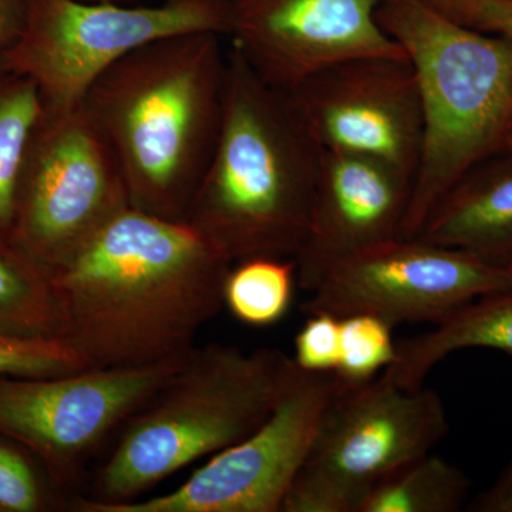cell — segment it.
Returning <instances> with one entry per match:
<instances>
[{"instance_id":"obj_27","label":"cell","mask_w":512,"mask_h":512,"mask_svg":"<svg viewBox=\"0 0 512 512\" xmlns=\"http://www.w3.org/2000/svg\"><path fill=\"white\" fill-rule=\"evenodd\" d=\"M30 6L32 0H0V56L22 36Z\"/></svg>"},{"instance_id":"obj_7","label":"cell","mask_w":512,"mask_h":512,"mask_svg":"<svg viewBox=\"0 0 512 512\" xmlns=\"http://www.w3.org/2000/svg\"><path fill=\"white\" fill-rule=\"evenodd\" d=\"M229 29L227 0H32L22 36L0 64L36 84L43 109L64 110L82 103L101 74L141 47L184 33L228 36Z\"/></svg>"},{"instance_id":"obj_4","label":"cell","mask_w":512,"mask_h":512,"mask_svg":"<svg viewBox=\"0 0 512 512\" xmlns=\"http://www.w3.org/2000/svg\"><path fill=\"white\" fill-rule=\"evenodd\" d=\"M406 50L423 104V143L402 238L419 234L446 192L478 164L505 153L512 119V42L466 28L419 0L377 9Z\"/></svg>"},{"instance_id":"obj_8","label":"cell","mask_w":512,"mask_h":512,"mask_svg":"<svg viewBox=\"0 0 512 512\" xmlns=\"http://www.w3.org/2000/svg\"><path fill=\"white\" fill-rule=\"evenodd\" d=\"M128 207L119 161L83 101L43 109L20 168L9 241L50 275Z\"/></svg>"},{"instance_id":"obj_11","label":"cell","mask_w":512,"mask_h":512,"mask_svg":"<svg viewBox=\"0 0 512 512\" xmlns=\"http://www.w3.org/2000/svg\"><path fill=\"white\" fill-rule=\"evenodd\" d=\"M507 268L458 249L397 238L330 269L303 303L306 315L377 316L393 326L437 323L466 303L511 288Z\"/></svg>"},{"instance_id":"obj_29","label":"cell","mask_w":512,"mask_h":512,"mask_svg":"<svg viewBox=\"0 0 512 512\" xmlns=\"http://www.w3.org/2000/svg\"><path fill=\"white\" fill-rule=\"evenodd\" d=\"M505 153L512 154V119L510 127H508L507 138H505Z\"/></svg>"},{"instance_id":"obj_31","label":"cell","mask_w":512,"mask_h":512,"mask_svg":"<svg viewBox=\"0 0 512 512\" xmlns=\"http://www.w3.org/2000/svg\"><path fill=\"white\" fill-rule=\"evenodd\" d=\"M507 269H508V271H510V272H511V275H512V264H511L510 266H508V268H507Z\"/></svg>"},{"instance_id":"obj_20","label":"cell","mask_w":512,"mask_h":512,"mask_svg":"<svg viewBox=\"0 0 512 512\" xmlns=\"http://www.w3.org/2000/svg\"><path fill=\"white\" fill-rule=\"evenodd\" d=\"M296 284L298 272L292 258L244 259L229 269L224 305L245 325L272 326L288 313Z\"/></svg>"},{"instance_id":"obj_18","label":"cell","mask_w":512,"mask_h":512,"mask_svg":"<svg viewBox=\"0 0 512 512\" xmlns=\"http://www.w3.org/2000/svg\"><path fill=\"white\" fill-rule=\"evenodd\" d=\"M50 275L8 238H0V335L59 338Z\"/></svg>"},{"instance_id":"obj_14","label":"cell","mask_w":512,"mask_h":512,"mask_svg":"<svg viewBox=\"0 0 512 512\" xmlns=\"http://www.w3.org/2000/svg\"><path fill=\"white\" fill-rule=\"evenodd\" d=\"M413 178L343 153H323L308 231L293 261L298 285L312 292L330 269L366 249L402 238Z\"/></svg>"},{"instance_id":"obj_1","label":"cell","mask_w":512,"mask_h":512,"mask_svg":"<svg viewBox=\"0 0 512 512\" xmlns=\"http://www.w3.org/2000/svg\"><path fill=\"white\" fill-rule=\"evenodd\" d=\"M232 265L187 222L128 207L50 274L59 338L86 369L188 355L224 306Z\"/></svg>"},{"instance_id":"obj_3","label":"cell","mask_w":512,"mask_h":512,"mask_svg":"<svg viewBox=\"0 0 512 512\" xmlns=\"http://www.w3.org/2000/svg\"><path fill=\"white\" fill-rule=\"evenodd\" d=\"M323 153L289 94L231 47L220 136L184 221L232 264L293 259L308 231Z\"/></svg>"},{"instance_id":"obj_6","label":"cell","mask_w":512,"mask_h":512,"mask_svg":"<svg viewBox=\"0 0 512 512\" xmlns=\"http://www.w3.org/2000/svg\"><path fill=\"white\" fill-rule=\"evenodd\" d=\"M448 429L434 390L402 389L384 373L363 383L340 379L281 512H359L380 478L433 451Z\"/></svg>"},{"instance_id":"obj_28","label":"cell","mask_w":512,"mask_h":512,"mask_svg":"<svg viewBox=\"0 0 512 512\" xmlns=\"http://www.w3.org/2000/svg\"><path fill=\"white\" fill-rule=\"evenodd\" d=\"M419 2L424 3V5L429 6L431 9L437 10L439 13H446L458 0H419Z\"/></svg>"},{"instance_id":"obj_23","label":"cell","mask_w":512,"mask_h":512,"mask_svg":"<svg viewBox=\"0 0 512 512\" xmlns=\"http://www.w3.org/2000/svg\"><path fill=\"white\" fill-rule=\"evenodd\" d=\"M84 369L82 360L60 338L0 335V376H60Z\"/></svg>"},{"instance_id":"obj_19","label":"cell","mask_w":512,"mask_h":512,"mask_svg":"<svg viewBox=\"0 0 512 512\" xmlns=\"http://www.w3.org/2000/svg\"><path fill=\"white\" fill-rule=\"evenodd\" d=\"M43 113L36 84L0 64V238H8L20 168Z\"/></svg>"},{"instance_id":"obj_9","label":"cell","mask_w":512,"mask_h":512,"mask_svg":"<svg viewBox=\"0 0 512 512\" xmlns=\"http://www.w3.org/2000/svg\"><path fill=\"white\" fill-rule=\"evenodd\" d=\"M336 373L299 369L274 412L244 440L211 456L171 493L77 512H281L308 457L320 420L338 390Z\"/></svg>"},{"instance_id":"obj_10","label":"cell","mask_w":512,"mask_h":512,"mask_svg":"<svg viewBox=\"0 0 512 512\" xmlns=\"http://www.w3.org/2000/svg\"><path fill=\"white\" fill-rule=\"evenodd\" d=\"M188 355L150 366L0 376V434L29 450L53 483L67 484L101 441L150 402Z\"/></svg>"},{"instance_id":"obj_21","label":"cell","mask_w":512,"mask_h":512,"mask_svg":"<svg viewBox=\"0 0 512 512\" xmlns=\"http://www.w3.org/2000/svg\"><path fill=\"white\" fill-rule=\"evenodd\" d=\"M342 356L336 375L345 383H363L379 376L396 360L393 326L373 315L343 316Z\"/></svg>"},{"instance_id":"obj_25","label":"cell","mask_w":512,"mask_h":512,"mask_svg":"<svg viewBox=\"0 0 512 512\" xmlns=\"http://www.w3.org/2000/svg\"><path fill=\"white\" fill-rule=\"evenodd\" d=\"M441 15L466 28L512 42V0H458Z\"/></svg>"},{"instance_id":"obj_16","label":"cell","mask_w":512,"mask_h":512,"mask_svg":"<svg viewBox=\"0 0 512 512\" xmlns=\"http://www.w3.org/2000/svg\"><path fill=\"white\" fill-rule=\"evenodd\" d=\"M466 349H493L512 357V286L480 296L450 313L433 329L397 343L384 375L406 390H419L440 362Z\"/></svg>"},{"instance_id":"obj_24","label":"cell","mask_w":512,"mask_h":512,"mask_svg":"<svg viewBox=\"0 0 512 512\" xmlns=\"http://www.w3.org/2000/svg\"><path fill=\"white\" fill-rule=\"evenodd\" d=\"M342 356V320L330 313L308 315L295 336L296 366L305 372L336 373Z\"/></svg>"},{"instance_id":"obj_26","label":"cell","mask_w":512,"mask_h":512,"mask_svg":"<svg viewBox=\"0 0 512 512\" xmlns=\"http://www.w3.org/2000/svg\"><path fill=\"white\" fill-rule=\"evenodd\" d=\"M466 510L473 512H512V453L503 473L490 488L477 495Z\"/></svg>"},{"instance_id":"obj_12","label":"cell","mask_w":512,"mask_h":512,"mask_svg":"<svg viewBox=\"0 0 512 512\" xmlns=\"http://www.w3.org/2000/svg\"><path fill=\"white\" fill-rule=\"evenodd\" d=\"M286 93L323 151L372 158L414 181L423 104L409 57H355Z\"/></svg>"},{"instance_id":"obj_5","label":"cell","mask_w":512,"mask_h":512,"mask_svg":"<svg viewBox=\"0 0 512 512\" xmlns=\"http://www.w3.org/2000/svg\"><path fill=\"white\" fill-rule=\"evenodd\" d=\"M299 367L278 349L194 348L183 366L127 420L101 468L93 505L138 500L165 478L254 433L274 412Z\"/></svg>"},{"instance_id":"obj_2","label":"cell","mask_w":512,"mask_h":512,"mask_svg":"<svg viewBox=\"0 0 512 512\" xmlns=\"http://www.w3.org/2000/svg\"><path fill=\"white\" fill-rule=\"evenodd\" d=\"M220 35L184 33L141 47L90 87L84 109L119 161L131 207L184 221L224 113Z\"/></svg>"},{"instance_id":"obj_15","label":"cell","mask_w":512,"mask_h":512,"mask_svg":"<svg viewBox=\"0 0 512 512\" xmlns=\"http://www.w3.org/2000/svg\"><path fill=\"white\" fill-rule=\"evenodd\" d=\"M468 171L427 215L417 239L458 249L508 268L512 264V154Z\"/></svg>"},{"instance_id":"obj_30","label":"cell","mask_w":512,"mask_h":512,"mask_svg":"<svg viewBox=\"0 0 512 512\" xmlns=\"http://www.w3.org/2000/svg\"><path fill=\"white\" fill-rule=\"evenodd\" d=\"M90 2H120V3H134L136 0H90Z\"/></svg>"},{"instance_id":"obj_17","label":"cell","mask_w":512,"mask_h":512,"mask_svg":"<svg viewBox=\"0 0 512 512\" xmlns=\"http://www.w3.org/2000/svg\"><path fill=\"white\" fill-rule=\"evenodd\" d=\"M470 488L463 470L430 451L380 478L359 512H457L467 507Z\"/></svg>"},{"instance_id":"obj_22","label":"cell","mask_w":512,"mask_h":512,"mask_svg":"<svg viewBox=\"0 0 512 512\" xmlns=\"http://www.w3.org/2000/svg\"><path fill=\"white\" fill-rule=\"evenodd\" d=\"M52 478L39 460L0 434V512H45L55 507Z\"/></svg>"},{"instance_id":"obj_32","label":"cell","mask_w":512,"mask_h":512,"mask_svg":"<svg viewBox=\"0 0 512 512\" xmlns=\"http://www.w3.org/2000/svg\"><path fill=\"white\" fill-rule=\"evenodd\" d=\"M382 2H387V0H382Z\"/></svg>"},{"instance_id":"obj_13","label":"cell","mask_w":512,"mask_h":512,"mask_svg":"<svg viewBox=\"0 0 512 512\" xmlns=\"http://www.w3.org/2000/svg\"><path fill=\"white\" fill-rule=\"evenodd\" d=\"M227 2L232 49L266 83L284 92L355 57H407L377 20L382 0Z\"/></svg>"}]
</instances>
